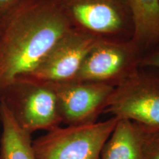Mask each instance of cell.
I'll return each instance as SVG.
<instances>
[{
  "label": "cell",
  "instance_id": "9c48e42d",
  "mask_svg": "<svg viewBox=\"0 0 159 159\" xmlns=\"http://www.w3.org/2000/svg\"><path fill=\"white\" fill-rule=\"evenodd\" d=\"M100 159H146L144 128L128 119H118L103 146Z\"/></svg>",
  "mask_w": 159,
  "mask_h": 159
},
{
  "label": "cell",
  "instance_id": "277c9868",
  "mask_svg": "<svg viewBox=\"0 0 159 159\" xmlns=\"http://www.w3.org/2000/svg\"><path fill=\"white\" fill-rule=\"evenodd\" d=\"M118 119L83 125L59 126L33 141L37 159H100Z\"/></svg>",
  "mask_w": 159,
  "mask_h": 159
},
{
  "label": "cell",
  "instance_id": "5b68a950",
  "mask_svg": "<svg viewBox=\"0 0 159 159\" xmlns=\"http://www.w3.org/2000/svg\"><path fill=\"white\" fill-rule=\"evenodd\" d=\"M104 113L159 130V73L139 67L115 87Z\"/></svg>",
  "mask_w": 159,
  "mask_h": 159
},
{
  "label": "cell",
  "instance_id": "3957f363",
  "mask_svg": "<svg viewBox=\"0 0 159 159\" xmlns=\"http://www.w3.org/2000/svg\"><path fill=\"white\" fill-rule=\"evenodd\" d=\"M73 28L98 40L134 39V18L128 0H60Z\"/></svg>",
  "mask_w": 159,
  "mask_h": 159
},
{
  "label": "cell",
  "instance_id": "7a4b0ae2",
  "mask_svg": "<svg viewBox=\"0 0 159 159\" xmlns=\"http://www.w3.org/2000/svg\"><path fill=\"white\" fill-rule=\"evenodd\" d=\"M0 101L19 126L31 135L38 130H53L62 124L58 100L51 83L19 77L0 92Z\"/></svg>",
  "mask_w": 159,
  "mask_h": 159
},
{
  "label": "cell",
  "instance_id": "5bb4252c",
  "mask_svg": "<svg viewBox=\"0 0 159 159\" xmlns=\"http://www.w3.org/2000/svg\"><path fill=\"white\" fill-rule=\"evenodd\" d=\"M24 1L25 0H0V19Z\"/></svg>",
  "mask_w": 159,
  "mask_h": 159
},
{
  "label": "cell",
  "instance_id": "7c38bea8",
  "mask_svg": "<svg viewBox=\"0 0 159 159\" xmlns=\"http://www.w3.org/2000/svg\"><path fill=\"white\" fill-rule=\"evenodd\" d=\"M144 151L146 159H159V130L144 128Z\"/></svg>",
  "mask_w": 159,
  "mask_h": 159
},
{
  "label": "cell",
  "instance_id": "52a82bcc",
  "mask_svg": "<svg viewBox=\"0 0 159 159\" xmlns=\"http://www.w3.org/2000/svg\"><path fill=\"white\" fill-rule=\"evenodd\" d=\"M97 41L72 27L52 46L36 66L24 76L51 83L71 80Z\"/></svg>",
  "mask_w": 159,
  "mask_h": 159
},
{
  "label": "cell",
  "instance_id": "8fae6325",
  "mask_svg": "<svg viewBox=\"0 0 159 159\" xmlns=\"http://www.w3.org/2000/svg\"><path fill=\"white\" fill-rule=\"evenodd\" d=\"M134 18L133 41L143 55L159 44L158 0H128Z\"/></svg>",
  "mask_w": 159,
  "mask_h": 159
},
{
  "label": "cell",
  "instance_id": "4fadbf2b",
  "mask_svg": "<svg viewBox=\"0 0 159 159\" xmlns=\"http://www.w3.org/2000/svg\"><path fill=\"white\" fill-rule=\"evenodd\" d=\"M140 67L159 73V44L143 55L140 61Z\"/></svg>",
  "mask_w": 159,
  "mask_h": 159
},
{
  "label": "cell",
  "instance_id": "30bf717a",
  "mask_svg": "<svg viewBox=\"0 0 159 159\" xmlns=\"http://www.w3.org/2000/svg\"><path fill=\"white\" fill-rule=\"evenodd\" d=\"M0 159H37L31 134L23 130L8 108L0 101Z\"/></svg>",
  "mask_w": 159,
  "mask_h": 159
},
{
  "label": "cell",
  "instance_id": "8992f818",
  "mask_svg": "<svg viewBox=\"0 0 159 159\" xmlns=\"http://www.w3.org/2000/svg\"><path fill=\"white\" fill-rule=\"evenodd\" d=\"M142 56L143 52L133 40H98L73 80L116 87L140 67Z\"/></svg>",
  "mask_w": 159,
  "mask_h": 159
},
{
  "label": "cell",
  "instance_id": "6da1fadb",
  "mask_svg": "<svg viewBox=\"0 0 159 159\" xmlns=\"http://www.w3.org/2000/svg\"><path fill=\"white\" fill-rule=\"evenodd\" d=\"M71 27L60 0H25L0 19V92L29 74Z\"/></svg>",
  "mask_w": 159,
  "mask_h": 159
},
{
  "label": "cell",
  "instance_id": "ba28073f",
  "mask_svg": "<svg viewBox=\"0 0 159 159\" xmlns=\"http://www.w3.org/2000/svg\"><path fill=\"white\" fill-rule=\"evenodd\" d=\"M56 93L62 123L83 125L97 122L105 112L115 87L75 80L52 83Z\"/></svg>",
  "mask_w": 159,
  "mask_h": 159
},
{
  "label": "cell",
  "instance_id": "9a60e30c",
  "mask_svg": "<svg viewBox=\"0 0 159 159\" xmlns=\"http://www.w3.org/2000/svg\"><path fill=\"white\" fill-rule=\"evenodd\" d=\"M158 2H159V0H158Z\"/></svg>",
  "mask_w": 159,
  "mask_h": 159
}]
</instances>
